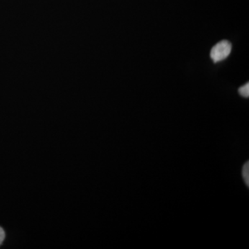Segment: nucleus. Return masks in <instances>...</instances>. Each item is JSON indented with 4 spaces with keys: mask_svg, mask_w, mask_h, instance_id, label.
<instances>
[{
    "mask_svg": "<svg viewBox=\"0 0 249 249\" xmlns=\"http://www.w3.org/2000/svg\"><path fill=\"white\" fill-rule=\"evenodd\" d=\"M232 45L228 40H222L213 47L210 56L214 62L222 61L227 58L231 52Z\"/></svg>",
    "mask_w": 249,
    "mask_h": 249,
    "instance_id": "f257e3e1",
    "label": "nucleus"
},
{
    "mask_svg": "<svg viewBox=\"0 0 249 249\" xmlns=\"http://www.w3.org/2000/svg\"><path fill=\"white\" fill-rule=\"evenodd\" d=\"M238 92L241 96L245 98H249V83H247V84L243 85L239 88Z\"/></svg>",
    "mask_w": 249,
    "mask_h": 249,
    "instance_id": "7ed1b4c3",
    "label": "nucleus"
},
{
    "mask_svg": "<svg viewBox=\"0 0 249 249\" xmlns=\"http://www.w3.org/2000/svg\"><path fill=\"white\" fill-rule=\"evenodd\" d=\"M5 236H6V235H5L4 229L0 227V246L2 244L3 241L4 240Z\"/></svg>",
    "mask_w": 249,
    "mask_h": 249,
    "instance_id": "20e7f679",
    "label": "nucleus"
},
{
    "mask_svg": "<svg viewBox=\"0 0 249 249\" xmlns=\"http://www.w3.org/2000/svg\"><path fill=\"white\" fill-rule=\"evenodd\" d=\"M242 177L247 187L249 186V163L247 161L242 168Z\"/></svg>",
    "mask_w": 249,
    "mask_h": 249,
    "instance_id": "f03ea898",
    "label": "nucleus"
}]
</instances>
